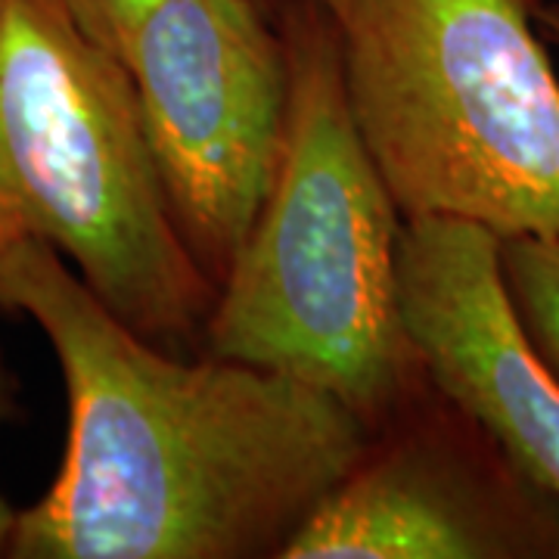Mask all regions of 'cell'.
Masks as SVG:
<instances>
[{
    "label": "cell",
    "instance_id": "3",
    "mask_svg": "<svg viewBox=\"0 0 559 559\" xmlns=\"http://www.w3.org/2000/svg\"><path fill=\"white\" fill-rule=\"evenodd\" d=\"M401 218L559 237V75L538 0H314Z\"/></svg>",
    "mask_w": 559,
    "mask_h": 559
},
{
    "label": "cell",
    "instance_id": "7",
    "mask_svg": "<svg viewBox=\"0 0 559 559\" xmlns=\"http://www.w3.org/2000/svg\"><path fill=\"white\" fill-rule=\"evenodd\" d=\"M399 311L426 380L559 498V373L500 271V237L463 218L404 221Z\"/></svg>",
    "mask_w": 559,
    "mask_h": 559
},
{
    "label": "cell",
    "instance_id": "12",
    "mask_svg": "<svg viewBox=\"0 0 559 559\" xmlns=\"http://www.w3.org/2000/svg\"><path fill=\"white\" fill-rule=\"evenodd\" d=\"M0 13H3V0H0Z\"/></svg>",
    "mask_w": 559,
    "mask_h": 559
},
{
    "label": "cell",
    "instance_id": "5",
    "mask_svg": "<svg viewBox=\"0 0 559 559\" xmlns=\"http://www.w3.org/2000/svg\"><path fill=\"white\" fill-rule=\"evenodd\" d=\"M162 197L218 286L283 143L289 72L264 0H162L124 50Z\"/></svg>",
    "mask_w": 559,
    "mask_h": 559
},
{
    "label": "cell",
    "instance_id": "10",
    "mask_svg": "<svg viewBox=\"0 0 559 559\" xmlns=\"http://www.w3.org/2000/svg\"><path fill=\"white\" fill-rule=\"evenodd\" d=\"M16 414V392H13V377L10 370L3 367L0 360V423L7 417ZM16 507H10V500L0 495V559L7 557V547H10V535H13V525H16Z\"/></svg>",
    "mask_w": 559,
    "mask_h": 559
},
{
    "label": "cell",
    "instance_id": "4",
    "mask_svg": "<svg viewBox=\"0 0 559 559\" xmlns=\"http://www.w3.org/2000/svg\"><path fill=\"white\" fill-rule=\"evenodd\" d=\"M47 242L138 336L197 355L218 286L162 197L124 62L57 0L0 13V255Z\"/></svg>",
    "mask_w": 559,
    "mask_h": 559
},
{
    "label": "cell",
    "instance_id": "6",
    "mask_svg": "<svg viewBox=\"0 0 559 559\" xmlns=\"http://www.w3.org/2000/svg\"><path fill=\"white\" fill-rule=\"evenodd\" d=\"M283 559H559V498L423 380Z\"/></svg>",
    "mask_w": 559,
    "mask_h": 559
},
{
    "label": "cell",
    "instance_id": "1",
    "mask_svg": "<svg viewBox=\"0 0 559 559\" xmlns=\"http://www.w3.org/2000/svg\"><path fill=\"white\" fill-rule=\"evenodd\" d=\"M0 308L60 364L69 444L7 559H274L367 444L318 385L138 336L47 242L0 255Z\"/></svg>",
    "mask_w": 559,
    "mask_h": 559
},
{
    "label": "cell",
    "instance_id": "2",
    "mask_svg": "<svg viewBox=\"0 0 559 559\" xmlns=\"http://www.w3.org/2000/svg\"><path fill=\"white\" fill-rule=\"evenodd\" d=\"M289 94L267 197L218 283L202 352L318 385L360 423L426 380L399 311L404 218L352 119L314 0H267Z\"/></svg>",
    "mask_w": 559,
    "mask_h": 559
},
{
    "label": "cell",
    "instance_id": "13",
    "mask_svg": "<svg viewBox=\"0 0 559 559\" xmlns=\"http://www.w3.org/2000/svg\"><path fill=\"white\" fill-rule=\"evenodd\" d=\"M264 3H267V0H264Z\"/></svg>",
    "mask_w": 559,
    "mask_h": 559
},
{
    "label": "cell",
    "instance_id": "8",
    "mask_svg": "<svg viewBox=\"0 0 559 559\" xmlns=\"http://www.w3.org/2000/svg\"><path fill=\"white\" fill-rule=\"evenodd\" d=\"M500 271L528 336L559 373V237H500Z\"/></svg>",
    "mask_w": 559,
    "mask_h": 559
},
{
    "label": "cell",
    "instance_id": "9",
    "mask_svg": "<svg viewBox=\"0 0 559 559\" xmlns=\"http://www.w3.org/2000/svg\"><path fill=\"white\" fill-rule=\"evenodd\" d=\"M81 35L94 40L109 57L124 60V50L162 0H57Z\"/></svg>",
    "mask_w": 559,
    "mask_h": 559
},
{
    "label": "cell",
    "instance_id": "11",
    "mask_svg": "<svg viewBox=\"0 0 559 559\" xmlns=\"http://www.w3.org/2000/svg\"><path fill=\"white\" fill-rule=\"evenodd\" d=\"M535 20H538L540 35L554 40L559 47V3H550V0H538L535 7Z\"/></svg>",
    "mask_w": 559,
    "mask_h": 559
}]
</instances>
